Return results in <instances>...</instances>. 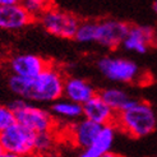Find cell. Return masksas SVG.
<instances>
[{"label": "cell", "instance_id": "6", "mask_svg": "<svg viewBox=\"0 0 157 157\" xmlns=\"http://www.w3.org/2000/svg\"><path fill=\"white\" fill-rule=\"evenodd\" d=\"M97 69L106 79L115 83L130 84L139 81L140 68L136 61L121 56H113V55H104L97 63Z\"/></svg>", "mask_w": 157, "mask_h": 157}, {"label": "cell", "instance_id": "17", "mask_svg": "<svg viewBox=\"0 0 157 157\" xmlns=\"http://www.w3.org/2000/svg\"><path fill=\"white\" fill-rule=\"evenodd\" d=\"M56 142H58V136L55 132L36 134V144H35L36 153H48L51 151H56L55 150Z\"/></svg>", "mask_w": 157, "mask_h": 157}, {"label": "cell", "instance_id": "7", "mask_svg": "<svg viewBox=\"0 0 157 157\" xmlns=\"http://www.w3.org/2000/svg\"><path fill=\"white\" fill-rule=\"evenodd\" d=\"M36 133L14 123L12 127L0 132V146L3 151L18 157H29L36 153Z\"/></svg>", "mask_w": 157, "mask_h": 157}, {"label": "cell", "instance_id": "25", "mask_svg": "<svg viewBox=\"0 0 157 157\" xmlns=\"http://www.w3.org/2000/svg\"><path fill=\"white\" fill-rule=\"evenodd\" d=\"M4 153V151H3V148H2V146H0V156H2Z\"/></svg>", "mask_w": 157, "mask_h": 157}, {"label": "cell", "instance_id": "2", "mask_svg": "<svg viewBox=\"0 0 157 157\" xmlns=\"http://www.w3.org/2000/svg\"><path fill=\"white\" fill-rule=\"evenodd\" d=\"M129 25L124 21L106 18L101 21H81L75 40L81 44H98L107 50H116L128 35Z\"/></svg>", "mask_w": 157, "mask_h": 157}, {"label": "cell", "instance_id": "24", "mask_svg": "<svg viewBox=\"0 0 157 157\" xmlns=\"http://www.w3.org/2000/svg\"><path fill=\"white\" fill-rule=\"evenodd\" d=\"M152 8H153V10H155V13L157 14V0H156V2H153V5H152Z\"/></svg>", "mask_w": 157, "mask_h": 157}, {"label": "cell", "instance_id": "21", "mask_svg": "<svg viewBox=\"0 0 157 157\" xmlns=\"http://www.w3.org/2000/svg\"><path fill=\"white\" fill-rule=\"evenodd\" d=\"M15 2H17V0H0V4L2 5H9V4H13Z\"/></svg>", "mask_w": 157, "mask_h": 157}, {"label": "cell", "instance_id": "23", "mask_svg": "<svg viewBox=\"0 0 157 157\" xmlns=\"http://www.w3.org/2000/svg\"><path fill=\"white\" fill-rule=\"evenodd\" d=\"M0 157H18V156H15V155H12V153H8V152H4Z\"/></svg>", "mask_w": 157, "mask_h": 157}, {"label": "cell", "instance_id": "18", "mask_svg": "<svg viewBox=\"0 0 157 157\" xmlns=\"http://www.w3.org/2000/svg\"><path fill=\"white\" fill-rule=\"evenodd\" d=\"M22 5L28 12L31 17L35 21H37L38 17H40L51 4H49L48 2H44V0H25V2H22Z\"/></svg>", "mask_w": 157, "mask_h": 157}, {"label": "cell", "instance_id": "9", "mask_svg": "<svg viewBox=\"0 0 157 157\" xmlns=\"http://www.w3.org/2000/svg\"><path fill=\"white\" fill-rule=\"evenodd\" d=\"M157 44V33L150 26L134 25L130 26L128 35L125 36L123 48L127 51L136 54H146L148 50Z\"/></svg>", "mask_w": 157, "mask_h": 157}, {"label": "cell", "instance_id": "20", "mask_svg": "<svg viewBox=\"0 0 157 157\" xmlns=\"http://www.w3.org/2000/svg\"><path fill=\"white\" fill-rule=\"evenodd\" d=\"M29 157H61V155L58 151H51V152H48V153H33Z\"/></svg>", "mask_w": 157, "mask_h": 157}, {"label": "cell", "instance_id": "4", "mask_svg": "<svg viewBox=\"0 0 157 157\" xmlns=\"http://www.w3.org/2000/svg\"><path fill=\"white\" fill-rule=\"evenodd\" d=\"M9 107L14 113L15 123L32 130L36 134L56 132L58 129V121L49 109L37 106L22 98H14L9 104Z\"/></svg>", "mask_w": 157, "mask_h": 157}, {"label": "cell", "instance_id": "16", "mask_svg": "<svg viewBox=\"0 0 157 157\" xmlns=\"http://www.w3.org/2000/svg\"><path fill=\"white\" fill-rule=\"evenodd\" d=\"M97 93L115 114L124 110L132 102V100L134 98L130 96L128 91H125L124 88L120 87H106Z\"/></svg>", "mask_w": 157, "mask_h": 157}, {"label": "cell", "instance_id": "12", "mask_svg": "<svg viewBox=\"0 0 157 157\" xmlns=\"http://www.w3.org/2000/svg\"><path fill=\"white\" fill-rule=\"evenodd\" d=\"M101 129H102L101 125L82 117L78 121L70 124L68 130L72 144H74V147H77L81 151L87 148L97 138Z\"/></svg>", "mask_w": 157, "mask_h": 157}, {"label": "cell", "instance_id": "19", "mask_svg": "<svg viewBox=\"0 0 157 157\" xmlns=\"http://www.w3.org/2000/svg\"><path fill=\"white\" fill-rule=\"evenodd\" d=\"M14 123H15V116L9 105L0 104V132L12 127Z\"/></svg>", "mask_w": 157, "mask_h": 157}, {"label": "cell", "instance_id": "5", "mask_svg": "<svg viewBox=\"0 0 157 157\" xmlns=\"http://www.w3.org/2000/svg\"><path fill=\"white\" fill-rule=\"evenodd\" d=\"M37 21L48 33L64 40H72L75 37L81 23L75 14L55 5H50Z\"/></svg>", "mask_w": 157, "mask_h": 157}, {"label": "cell", "instance_id": "13", "mask_svg": "<svg viewBox=\"0 0 157 157\" xmlns=\"http://www.w3.org/2000/svg\"><path fill=\"white\" fill-rule=\"evenodd\" d=\"M82 111L84 119L96 123L101 127L114 125L116 119V114L105 104V101L98 96V93L82 106Z\"/></svg>", "mask_w": 157, "mask_h": 157}, {"label": "cell", "instance_id": "14", "mask_svg": "<svg viewBox=\"0 0 157 157\" xmlns=\"http://www.w3.org/2000/svg\"><path fill=\"white\" fill-rule=\"evenodd\" d=\"M117 129L115 125H106L102 127L100 134L93 142L84 150H81L78 157H102L111 152V147L116 137Z\"/></svg>", "mask_w": 157, "mask_h": 157}, {"label": "cell", "instance_id": "15", "mask_svg": "<svg viewBox=\"0 0 157 157\" xmlns=\"http://www.w3.org/2000/svg\"><path fill=\"white\" fill-rule=\"evenodd\" d=\"M50 113L55 117V120L59 121H67V123H75L79 119L83 117V111L82 106L74 104L72 101H69L64 97H61L60 100L55 101L50 105Z\"/></svg>", "mask_w": 157, "mask_h": 157}, {"label": "cell", "instance_id": "11", "mask_svg": "<svg viewBox=\"0 0 157 157\" xmlns=\"http://www.w3.org/2000/svg\"><path fill=\"white\" fill-rule=\"evenodd\" d=\"M97 95V91L91 82L84 78L69 75L65 77L64 90H63V97L72 101L74 104L83 106L87 101Z\"/></svg>", "mask_w": 157, "mask_h": 157}, {"label": "cell", "instance_id": "22", "mask_svg": "<svg viewBox=\"0 0 157 157\" xmlns=\"http://www.w3.org/2000/svg\"><path fill=\"white\" fill-rule=\"evenodd\" d=\"M102 157H121V156L116 155V153H114V152H110V153H107V155H105V156H102Z\"/></svg>", "mask_w": 157, "mask_h": 157}, {"label": "cell", "instance_id": "10", "mask_svg": "<svg viewBox=\"0 0 157 157\" xmlns=\"http://www.w3.org/2000/svg\"><path fill=\"white\" fill-rule=\"evenodd\" d=\"M33 21L35 19L28 14L19 2L9 5L0 4V29L21 31L29 26Z\"/></svg>", "mask_w": 157, "mask_h": 157}, {"label": "cell", "instance_id": "1", "mask_svg": "<svg viewBox=\"0 0 157 157\" xmlns=\"http://www.w3.org/2000/svg\"><path fill=\"white\" fill-rule=\"evenodd\" d=\"M65 75L63 69L50 61L49 67L41 74L32 79L9 75L8 87L17 98H22L28 102L52 104L63 97Z\"/></svg>", "mask_w": 157, "mask_h": 157}, {"label": "cell", "instance_id": "8", "mask_svg": "<svg viewBox=\"0 0 157 157\" xmlns=\"http://www.w3.org/2000/svg\"><path fill=\"white\" fill-rule=\"evenodd\" d=\"M50 61L36 54H17L8 60V69L10 75L23 79H32L49 67Z\"/></svg>", "mask_w": 157, "mask_h": 157}, {"label": "cell", "instance_id": "3", "mask_svg": "<svg viewBox=\"0 0 157 157\" xmlns=\"http://www.w3.org/2000/svg\"><path fill=\"white\" fill-rule=\"evenodd\" d=\"M115 128L132 138H143L157 128V115L147 101L133 98L132 102L116 114Z\"/></svg>", "mask_w": 157, "mask_h": 157}]
</instances>
